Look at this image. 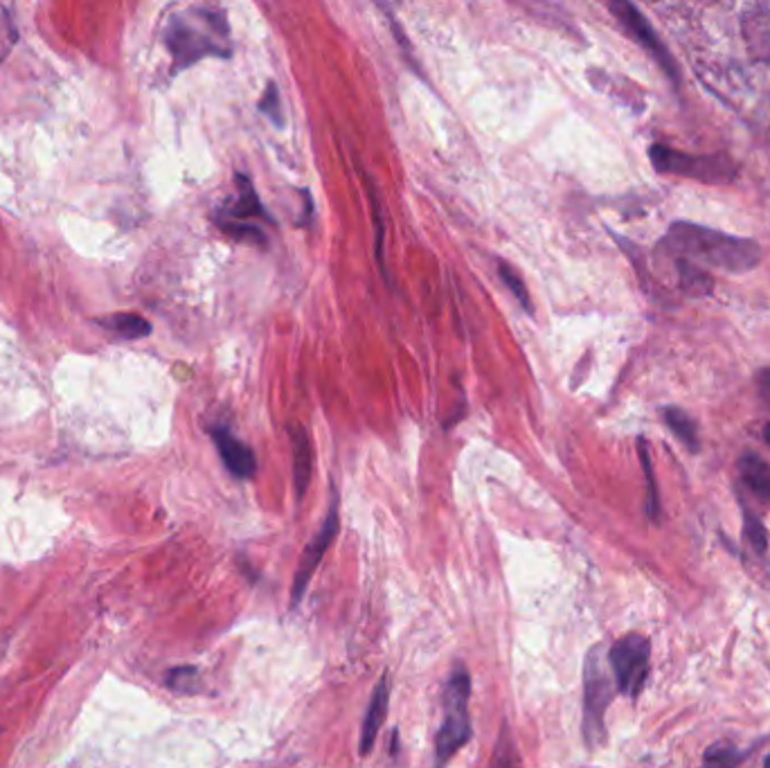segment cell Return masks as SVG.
<instances>
[{
    "mask_svg": "<svg viewBox=\"0 0 770 768\" xmlns=\"http://www.w3.org/2000/svg\"><path fill=\"white\" fill-rule=\"evenodd\" d=\"M662 419L664 424L674 430V436L692 451L698 453L700 449V440H698V426L696 422L681 409H664L662 411Z\"/></svg>",
    "mask_w": 770,
    "mask_h": 768,
    "instance_id": "obj_15",
    "label": "cell"
},
{
    "mask_svg": "<svg viewBox=\"0 0 770 768\" xmlns=\"http://www.w3.org/2000/svg\"><path fill=\"white\" fill-rule=\"evenodd\" d=\"M468 698H472V674L466 665L455 662L442 694L444 719L435 740V768H444L474 737Z\"/></svg>",
    "mask_w": 770,
    "mask_h": 768,
    "instance_id": "obj_3",
    "label": "cell"
},
{
    "mask_svg": "<svg viewBox=\"0 0 770 768\" xmlns=\"http://www.w3.org/2000/svg\"><path fill=\"white\" fill-rule=\"evenodd\" d=\"M489 768H518V748L508 726H502Z\"/></svg>",
    "mask_w": 770,
    "mask_h": 768,
    "instance_id": "obj_19",
    "label": "cell"
},
{
    "mask_svg": "<svg viewBox=\"0 0 770 768\" xmlns=\"http://www.w3.org/2000/svg\"><path fill=\"white\" fill-rule=\"evenodd\" d=\"M237 190H240V196H237V202L230 204V206H223V212H217V215H223L228 219H237V221H246V219H253V217H261L266 221H273L269 217V212H266L259 204V196L250 183L248 176L244 174H237Z\"/></svg>",
    "mask_w": 770,
    "mask_h": 768,
    "instance_id": "obj_12",
    "label": "cell"
},
{
    "mask_svg": "<svg viewBox=\"0 0 770 768\" xmlns=\"http://www.w3.org/2000/svg\"><path fill=\"white\" fill-rule=\"evenodd\" d=\"M167 685L179 694H196L200 690L198 672L194 667H176V670L167 674Z\"/></svg>",
    "mask_w": 770,
    "mask_h": 768,
    "instance_id": "obj_22",
    "label": "cell"
},
{
    "mask_svg": "<svg viewBox=\"0 0 770 768\" xmlns=\"http://www.w3.org/2000/svg\"><path fill=\"white\" fill-rule=\"evenodd\" d=\"M215 223L219 225V230L223 232V235H228L232 240H240V242L255 244V246H259V244L266 246V235L261 232V228L255 225V223L228 219L223 215H215Z\"/></svg>",
    "mask_w": 770,
    "mask_h": 768,
    "instance_id": "obj_17",
    "label": "cell"
},
{
    "mask_svg": "<svg viewBox=\"0 0 770 768\" xmlns=\"http://www.w3.org/2000/svg\"><path fill=\"white\" fill-rule=\"evenodd\" d=\"M609 10L615 14V19L622 23V27L628 32V35L658 61V65L664 71V75L672 80L674 84H679V65H676L674 57L669 54L667 46L660 41L658 32L647 21V16L635 5L624 3V0H615V3L609 5Z\"/></svg>",
    "mask_w": 770,
    "mask_h": 768,
    "instance_id": "obj_8",
    "label": "cell"
},
{
    "mask_svg": "<svg viewBox=\"0 0 770 768\" xmlns=\"http://www.w3.org/2000/svg\"><path fill=\"white\" fill-rule=\"evenodd\" d=\"M763 440L770 444V424L763 426Z\"/></svg>",
    "mask_w": 770,
    "mask_h": 768,
    "instance_id": "obj_28",
    "label": "cell"
},
{
    "mask_svg": "<svg viewBox=\"0 0 770 768\" xmlns=\"http://www.w3.org/2000/svg\"><path fill=\"white\" fill-rule=\"evenodd\" d=\"M651 164L660 174H676L685 179H694L700 183H730L736 176V164L723 154L710 156H694L685 151H676L667 145H653L649 149Z\"/></svg>",
    "mask_w": 770,
    "mask_h": 768,
    "instance_id": "obj_5",
    "label": "cell"
},
{
    "mask_svg": "<svg viewBox=\"0 0 770 768\" xmlns=\"http://www.w3.org/2000/svg\"><path fill=\"white\" fill-rule=\"evenodd\" d=\"M651 643L640 633H628L609 651V667L613 670L615 685L624 696L638 698L649 676Z\"/></svg>",
    "mask_w": 770,
    "mask_h": 768,
    "instance_id": "obj_6",
    "label": "cell"
},
{
    "mask_svg": "<svg viewBox=\"0 0 770 768\" xmlns=\"http://www.w3.org/2000/svg\"><path fill=\"white\" fill-rule=\"evenodd\" d=\"M740 474L757 498L770 503V464L763 458L757 453H744L740 458Z\"/></svg>",
    "mask_w": 770,
    "mask_h": 768,
    "instance_id": "obj_13",
    "label": "cell"
},
{
    "mask_svg": "<svg viewBox=\"0 0 770 768\" xmlns=\"http://www.w3.org/2000/svg\"><path fill=\"white\" fill-rule=\"evenodd\" d=\"M341 527V516H339V496L333 493L329 512L325 516V523L320 525V529L314 534V539L307 544L303 557H300L297 571L293 577V586H291V609H295L300 602H303V597L309 588V582L314 577V573L318 571V565L322 561V557L327 554V550L331 548L333 539H337Z\"/></svg>",
    "mask_w": 770,
    "mask_h": 768,
    "instance_id": "obj_7",
    "label": "cell"
},
{
    "mask_svg": "<svg viewBox=\"0 0 770 768\" xmlns=\"http://www.w3.org/2000/svg\"><path fill=\"white\" fill-rule=\"evenodd\" d=\"M674 269L679 273V282H681L683 293H687L692 297H700V295H708L712 291V278L702 269H698V266H694L685 259H674Z\"/></svg>",
    "mask_w": 770,
    "mask_h": 768,
    "instance_id": "obj_16",
    "label": "cell"
},
{
    "mask_svg": "<svg viewBox=\"0 0 770 768\" xmlns=\"http://www.w3.org/2000/svg\"><path fill=\"white\" fill-rule=\"evenodd\" d=\"M367 192H370V204H372V223H375V248H377V261L381 269H386V264H383V208H381V202H379V194L377 190L372 187V183H365Z\"/></svg>",
    "mask_w": 770,
    "mask_h": 768,
    "instance_id": "obj_25",
    "label": "cell"
},
{
    "mask_svg": "<svg viewBox=\"0 0 770 768\" xmlns=\"http://www.w3.org/2000/svg\"><path fill=\"white\" fill-rule=\"evenodd\" d=\"M164 46L174 57L176 71L204 57H230L225 14L200 8L172 16L164 29Z\"/></svg>",
    "mask_w": 770,
    "mask_h": 768,
    "instance_id": "obj_2",
    "label": "cell"
},
{
    "mask_svg": "<svg viewBox=\"0 0 770 768\" xmlns=\"http://www.w3.org/2000/svg\"><path fill=\"white\" fill-rule=\"evenodd\" d=\"M498 276H500L502 282H505V287L512 291V295L518 300V305L527 314H531V297H529V291H527L525 282L521 280V276L505 261H498Z\"/></svg>",
    "mask_w": 770,
    "mask_h": 768,
    "instance_id": "obj_21",
    "label": "cell"
},
{
    "mask_svg": "<svg viewBox=\"0 0 770 768\" xmlns=\"http://www.w3.org/2000/svg\"><path fill=\"white\" fill-rule=\"evenodd\" d=\"M210 436L230 476L240 480H248L255 476L257 458L248 444H244L240 438H234L225 426H212Z\"/></svg>",
    "mask_w": 770,
    "mask_h": 768,
    "instance_id": "obj_9",
    "label": "cell"
},
{
    "mask_svg": "<svg viewBox=\"0 0 770 768\" xmlns=\"http://www.w3.org/2000/svg\"><path fill=\"white\" fill-rule=\"evenodd\" d=\"M664 248L674 255V259H685L698 269L710 266V269H721L725 273H746L761 259L757 242L732 237L725 232L687 221H676L669 228Z\"/></svg>",
    "mask_w": 770,
    "mask_h": 768,
    "instance_id": "obj_1",
    "label": "cell"
},
{
    "mask_svg": "<svg viewBox=\"0 0 770 768\" xmlns=\"http://www.w3.org/2000/svg\"><path fill=\"white\" fill-rule=\"evenodd\" d=\"M388 706H390V676L383 674L372 692L370 704H367V712L363 719V730H360V755H370L377 742V734L388 717Z\"/></svg>",
    "mask_w": 770,
    "mask_h": 768,
    "instance_id": "obj_10",
    "label": "cell"
},
{
    "mask_svg": "<svg viewBox=\"0 0 770 768\" xmlns=\"http://www.w3.org/2000/svg\"><path fill=\"white\" fill-rule=\"evenodd\" d=\"M744 532H746V539L748 544L753 546V550L757 554H766L768 550V534H766V527L763 523L750 512L744 508Z\"/></svg>",
    "mask_w": 770,
    "mask_h": 768,
    "instance_id": "obj_23",
    "label": "cell"
},
{
    "mask_svg": "<svg viewBox=\"0 0 770 768\" xmlns=\"http://www.w3.org/2000/svg\"><path fill=\"white\" fill-rule=\"evenodd\" d=\"M289 436H291V444H293V487H295V496L305 498L307 487L311 483V474H314V447H311L307 430L300 424L289 426Z\"/></svg>",
    "mask_w": 770,
    "mask_h": 768,
    "instance_id": "obj_11",
    "label": "cell"
},
{
    "mask_svg": "<svg viewBox=\"0 0 770 768\" xmlns=\"http://www.w3.org/2000/svg\"><path fill=\"white\" fill-rule=\"evenodd\" d=\"M303 196H305V212H303V219L297 221V225H309L311 217H314V198H311L309 190H303Z\"/></svg>",
    "mask_w": 770,
    "mask_h": 768,
    "instance_id": "obj_27",
    "label": "cell"
},
{
    "mask_svg": "<svg viewBox=\"0 0 770 768\" xmlns=\"http://www.w3.org/2000/svg\"><path fill=\"white\" fill-rule=\"evenodd\" d=\"M259 111L264 115H269V120L276 124V126H284V113H282V102H280V88L269 82V86H266L261 99H259Z\"/></svg>",
    "mask_w": 770,
    "mask_h": 768,
    "instance_id": "obj_24",
    "label": "cell"
},
{
    "mask_svg": "<svg viewBox=\"0 0 770 768\" xmlns=\"http://www.w3.org/2000/svg\"><path fill=\"white\" fill-rule=\"evenodd\" d=\"M613 700V683L609 674V656L592 647L584 662V737L590 748L607 737V710Z\"/></svg>",
    "mask_w": 770,
    "mask_h": 768,
    "instance_id": "obj_4",
    "label": "cell"
},
{
    "mask_svg": "<svg viewBox=\"0 0 770 768\" xmlns=\"http://www.w3.org/2000/svg\"><path fill=\"white\" fill-rule=\"evenodd\" d=\"M763 768H770V755L763 759Z\"/></svg>",
    "mask_w": 770,
    "mask_h": 768,
    "instance_id": "obj_29",
    "label": "cell"
},
{
    "mask_svg": "<svg viewBox=\"0 0 770 768\" xmlns=\"http://www.w3.org/2000/svg\"><path fill=\"white\" fill-rule=\"evenodd\" d=\"M638 455H640V464L645 472V480H647V516L658 523L660 521V496H658V487H656V476H653V464H651V455H649V447L647 442L640 438L638 440Z\"/></svg>",
    "mask_w": 770,
    "mask_h": 768,
    "instance_id": "obj_18",
    "label": "cell"
},
{
    "mask_svg": "<svg viewBox=\"0 0 770 768\" xmlns=\"http://www.w3.org/2000/svg\"><path fill=\"white\" fill-rule=\"evenodd\" d=\"M99 322H102L105 329L118 333V337L124 339V341H140V339H147L149 333H151L149 320H145V318L138 316V314H126V312H122V314L107 316V318H102Z\"/></svg>",
    "mask_w": 770,
    "mask_h": 768,
    "instance_id": "obj_14",
    "label": "cell"
},
{
    "mask_svg": "<svg viewBox=\"0 0 770 768\" xmlns=\"http://www.w3.org/2000/svg\"><path fill=\"white\" fill-rule=\"evenodd\" d=\"M757 388H759V394L763 402L770 406V367H766V370H761L757 375Z\"/></svg>",
    "mask_w": 770,
    "mask_h": 768,
    "instance_id": "obj_26",
    "label": "cell"
},
{
    "mask_svg": "<svg viewBox=\"0 0 770 768\" xmlns=\"http://www.w3.org/2000/svg\"><path fill=\"white\" fill-rule=\"evenodd\" d=\"M742 759H744V753L736 751V746L719 742L706 751V757H702L700 768H734Z\"/></svg>",
    "mask_w": 770,
    "mask_h": 768,
    "instance_id": "obj_20",
    "label": "cell"
}]
</instances>
